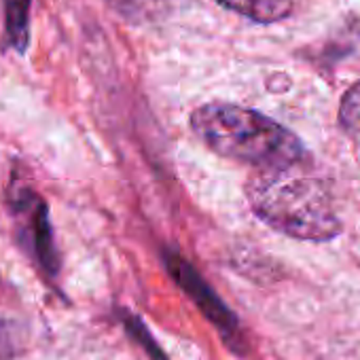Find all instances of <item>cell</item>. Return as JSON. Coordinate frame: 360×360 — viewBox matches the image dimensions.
<instances>
[{
	"label": "cell",
	"mask_w": 360,
	"mask_h": 360,
	"mask_svg": "<svg viewBox=\"0 0 360 360\" xmlns=\"http://www.w3.org/2000/svg\"><path fill=\"white\" fill-rule=\"evenodd\" d=\"M9 210L15 219V233L28 257L49 276L60 271V257L53 240L47 202L30 187L13 185L9 191Z\"/></svg>",
	"instance_id": "3957f363"
},
{
	"label": "cell",
	"mask_w": 360,
	"mask_h": 360,
	"mask_svg": "<svg viewBox=\"0 0 360 360\" xmlns=\"http://www.w3.org/2000/svg\"><path fill=\"white\" fill-rule=\"evenodd\" d=\"M165 261H167L169 274L180 284V288L193 299V303L202 309V314L214 326H219L223 333H229L238 326L236 316L227 309V305L217 297V292L200 278V274L187 261H183L178 255H167Z\"/></svg>",
	"instance_id": "277c9868"
},
{
	"label": "cell",
	"mask_w": 360,
	"mask_h": 360,
	"mask_svg": "<svg viewBox=\"0 0 360 360\" xmlns=\"http://www.w3.org/2000/svg\"><path fill=\"white\" fill-rule=\"evenodd\" d=\"M217 3L259 24L282 22L292 11V0H217Z\"/></svg>",
	"instance_id": "5b68a950"
},
{
	"label": "cell",
	"mask_w": 360,
	"mask_h": 360,
	"mask_svg": "<svg viewBox=\"0 0 360 360\" xmlns=\"http://www.w3.org/2000/svg\"><path fill=\"white\" fill-rule=\"evenodd\" d=\"M125 328L148 349V354L150 356H155V360H165V356L161 354V349L155 345V341L150 339V335H148V330L144 328V324L140 322V318H136V316H125Z\"/></svg>",
	"instance_id": "9c48e42d"
},
{
	"label": "cell",
	"mask_w": 360,
	"mask_h": 360,
	"mask_svg": "<svg viewBox=\"0 0 360 360\" xmlns=\"http://www.w3.org/2000/svg\"><path fill=\"white\" fill-rule=\"evenodd\" d=\"M297 167L257 169L250 176L246 195L252 212L288 238L328 242L341 233L333 198L320 178Z\"/></svg>",
	"instance_id": "6da1fadb"
},
{
	"label": "cell",
	"mask_w": 360,
	"mask_h": 360,
	"mask_svg": "<svg viewBox=\"0 0 360 360\" xmlns=\"http://www.w3.org/2000/svg\"><path fill=\"white\" fill-rule=\"evenodd\" d=\"M30 0H5V28L7 43L15 51L24 53L30 39Z\"/></svg>",
	"instance_id": "52a82bcc"
},
{
	"label": "cell",
	"mask_w": 360,
	"mask_h": 360,
	"mask_svg": "<svg viewBox=\"0 0 360 360\" xmlns=\"http://www.w3.org/2000/svg\"><path fill=\"white\" fill-rule=\"evenodd\" d=\"M339 123L356 140H360V81L352 85L339 104Z\"/></svg>",
	"instance_id": "ba28073f"
},
{
	"label": "cell",
	"mask_w": 360,
	"mask_h": 360,
	"mask_svg": "<svg viewBox=\"0 0 360 360\" xmlns=\"http://www.w3.org/2000/svg\"><path fill=\"white\" fill-rule=\"evenodd\" d=\"M104 3L131 24H153L172 13L176 0H104Z\"/></svg>",
	"instance_id": "8992f818"
},
{
	"label": "cell",
	"mask_w": 360,
	"mask_h": 360,
	"mask_svg": "<svg viewBox=\"0 0 360 360\" xmlns=\"http://www.w3.org/2000/svg\"><path fill=\"white\" fill-rule=\"evenodd\" d=\"M191 127L214 153L257 169L297 165L305 157L301 140L290 129L238 104H204L193 110Z\"/></svg>",
	"instance_id": "7a4b0ae2"
}]
</instances>
